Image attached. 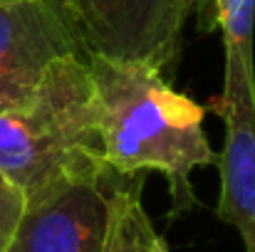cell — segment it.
Here are the masks:
<instances>
[{"label":"cell","instance_id":"52a82bcc","mask_svg":"<svg viewBox=\"0 0 255 252\" xmlns=\"http://www.w3.org/2000/svg\"><path fill=\"white\" fill-rule=\"evenodd\" d=\"M144 178L119 175L109 195V225L102 252H171L141 205Z\"/></svg>","mask_w":255,"mask_h":252},{"label":"cell","instance_id":"9c48e42d","mask_svg":"<svg viewBox=\"0 0 255 252\" xmlns=\"http://www.w3.org/2000/svg\"><path fill=\"white\" fill-rule=\"evenodd\" d=\"M22 208H25V193L0 173V252H7Z\"/></svg>","mask_w":255,"mask_h":252},{"label":"cell","instance_id":"3957f363","mask_svg":"<svg viewBox=\"0 0 255 252\" xmlns=\"http://www.w3.org/2000/svg\"><path fill=\"white\" fill-rule=\"evenodd\" d=\"M80 55L164 72L178 60L183 27L206 0H50Z\"/></svg>","mask_w":255,"mask_h":252},{"label":"cell","instance_id":"ba28073f","mask_svg":"<svg viewBox=\"0 0 255 252\" xmlns=\"http://www.w3.org/2000/svg\"><path fill=\"white\" fill-rule=\"evenodd\" d=\"M211 7L208 30L221 27L226 50L238 52L253 65V32H255V0H206Z\"/></svg>","mask_w":255,"mask_h":252},{"label":"cell","instance_id":"6da1fadb","mask_svg":"<svg viewBox=\"0 0 255 252\" xmlns=\"http://www.w3.org/2000/svg\"><path fill=\"white\" fill-rule=\"evenodd\" d=\"M97 99V136L117 175L146 168L169 180L171 218L196 208L191 170L213 166L218 154L203 134V109L178 94L159 70L82 55Z\"/></svg>","mask_w":255,"mask_h":252},{"label":"cell","instance_id":"8992f818","mask_svg":"<svg viewBox=\"0 0 255 252\" xmlns=\"http://www.w3.org/2000/svg\"><path fill=\"white\" fill-rule=\"evenodd\" d=\"M65 55L80 47L50 0H0V111L22 104Z\"/></svg>","mask_w":255,"mask_h":252},{"label":"cell","instance_id":"5b68a950","mask_svg":"<svg viewBox=\"0 0 255 252\" xmlns=\"http://www.w3.org/2000/svg\"><path fill=\"white\" fill-rule=\"evenodd\" d=\"M213 109L226 121V141L216 159L218 218L241 233L246 252H255V67L233 50H226V84Z\"/></svg>","mask_w":255,"mask_h":252},{"label":"cell","instance_id":"7a4b0ae2","mask_svg":"<svg viewBox=\"0 0 255 252\" xmlns=\"http://www.w3.org/2000/svg\"><path fill=\"white\" fill-rule=\"evenodd\" d=\"M102 161L94 84L82 55L55 60L22 104L0 111V173L25 198Z\"/></svg>","mask_w":255,"mask_h":252},{"label":"cell","instance_id":"277c9868","mask_svg":"<svg viewBox=\"0 0 255 252\" xmlns=\"http://www.w3.org/2000/svg\"><path fill=\"white\" fill-rule=\"evenodd\" d=\"M117 178L102 161L27 195L7 252H102Z\"/></svg>","mask_w":255,"mask_h":252}]
</instances>
